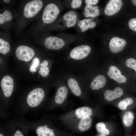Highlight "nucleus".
I'll return each instance as SVG.
<instances>
[{
  "mask_svg": "<svg viewBox=\"0 0 136 136\" xmlns=\"http://www.w3.org/2000/svg\"><path fill=\"white\" fill-rule=\"evenodd\" d=\"M91 51V48L89 45L82 44L71 50L69 52L68 57L74 61H82L89 55Z\"/></svg>",
  "mask_w": 136,
  "mask_h": 136,
  "instance_id": "nucleus-1",
  "label": "nucleus"
},
{
  "mask_svg": "<svg viewBox=\"0 0 136 136\" xmlns=\"http://www.w3.org/2000/svg\"><path fill=\"white\" fill-rule=\"evenodd\" d=\"M60 8L55 4H48L45 7L42 16L43 22L46 24L51 23L57 18L60 13Z\"/></svg>",
  "mask_w": 136,
  "mask_h": 136,
  "instance_id": "nucleus-2",
  "label": "nucleus"
},
{
  "mask_svg": "<svg viewBox=\"0 0 136 136\" xmlns=\"http://www.w3.org/2000/svg\"><path fill=\"white\" fill-rule=\"evenodd\" d=\"M45 95L44 90L41 88L33 89L27 96L26 101L28 105L32 108L38 106L43 100Z\"/></svg>",
  "mask_w": 136,
  "mask_h": 136,
  "instance_id": "nucleus-3",
  "label": "nucleus"
},
{
  "mask_svg": "<svg viewBox=\"0 0 136 136\" xmlns=\"http://www.w3.org/2000/svg\"><path fill=\"white\" fill-rule=\"evenodd\" d=\"M68 44V41L64 37L56 36H49L44 41L46 47L49 49H62Z\"/></svg>",
  "mask_w": 136,
  "mask_h": 136,
  "instance_id": "nucleus-4",
  "label": "nucleus"
},
{
  "mask_svg": "<svg viewBox=\"0 0 136 136\" xmlns=\"http://www.w3.org/2000/svg\"><path fill=\"white\" fill-rule=\"evenodd\" d=\"M43 6V3L41 0H34L30 1L24 8V16L28 18L33 17L40 10Z\"/></svg>",
  "mask_w": 136,
  "mask_h": 136,
  "instance_id": "nucleus-5",
  "label": "nucleus"
},
{
  "mask_svg": "<svg viewBox=\"0 0 136 136\" xmlns=\"http://www.w3.org/2000/svg\"><path fill=\"white\" fill-rule=\"evenodd\" d=\"M16 57L20 60L28 62L34 56L35 53L31 48L24 45L19 46L15 51Z\"/></svg>",
  "mask_w": 136,
  "mask_h": 136,
  "instance_id": "nucleus-6",
  "label": "nucleus"
},
{
  "mask_svg": "<svg viewBox=\"0 0 136 136\" xmlns=\"http://www.w3.org/2000/svg\"><path fill=\"white\" fill-rule=\"evenodd\" d=\"M64 26L67 28L76 26L79 20V15L76 11L70 10L65 13L62 17Z\"/></svg>",
  "mask_w": 136,
  "mask_h": 136,
  "instance_id": "nucleus-7",
  "label": "nucleus"
},
{
  "mask_svg": "<svg viewBox=\"0 0 136 136\" xmlns=\"http://www.w3.org/2000/svg\"><path fill=\"white\" fill-rule=\"evenodd\" d=\"M1 84L5 96L7 97H10L13 89L14 83L13 78L9 76H5L2 79Z\"/></svg>",
  "mask_w": 136,
  "mask_h": 136,
  "instance_id": "nucleus-8",
  "label": "nucleus"
},
{
  "mask_svg": "<svg viewBox=\"0 0 136 136\" xmlns=\"http://www.w3.org/2000/svg\"><path fill=\"white\" fill-rule=\"evenodd\" d=\"M123 5L121 0H110L108 2L105 9V14L108 16L113 15L121 9Z\"/></svg>",
  "mask_w": 136,
  "mask_h": 136,
  "instance_id": "nucleus-9",
  "label": "nucleus"
},
{
  "mask_svg": "<svg viewBox=\"0 0 136 136\" xmlns=\"http://www.w3.org/2000/svg\"><path fill=\"white\" fill-rule=\"evenodd\" d=\"M126 44L125 40L117 37L112 38L109 44V47L111 51L116 53L122 51Z\"/></svg>",
  "mask_w": 136,
  "mask_h": 136,
  "instance_id": "nucleus-10",
  "label": "nucleus"
},
{
  "mask_svg": "<svg viewBox=\"0 0 136 136\" xmlns=\"http://www.w3.org/2000/svg\"><path fill=\"white\" fill-rule=\"evenodd\" d=\"M107 74L111 78L119 83H124L126 81L125 76L122 75L118 68L114 65H112L109 67Z\"/></svg>",
  "mask_w": 136,
  "mask_h": 136,
  "instance_id": "nucleus-11",
  "label": "nucleus"
},
{
  "mask_svg": "<svg viewBox=\"0 0 136 136\" xmlns=\"http://www.w3.org/2000/svg\"><path fill=\"white\" fill-rule=\"evenodd\" d=\"M123 91L121 88L117 87L113 91L107 90L104 92L105 99L108 101H111L120 97L123 94Z\"/></svg>",
  "mask_w": 136,
  "mask_h": 136,
  "instance_id": "nucleus-12",
  "label": "nucleus"
},
{
  "mask_svg": "<svg viewBox=\"0 0 136 136\" xmlns=\"http://www.w3.org/2000/svg\"><path fill=\"white\" fill-rule=\"evenodd\" d=\"M107 80L105 76L99 75L95 77L91 82L90 87L92 90H98L103 87L105 85Z\"/></svg>",
  "mask_w": 136,
  "mask_h": 136,
  "instance_id": "nucleus-13",
  "label": "nucleus"
},
{
  "mask_svg": "<svg viewBox=\"0 0 136 136\" xmlns=\"http://www.w3.org/2000/svg\"><path fill=\"white\" fill-rule=\"evenodd\" d=\"M67 81L68 86L73 93L76 96H80L81 91L77 80L74 77H70Z\"/></svg>",
  "mask_w": 136,
  "mask_h": 136,
  "instance_id": "nucleus-14",
  "label": "nucleus"
},
{
  "mask_svg": "<svg viewBox=\"0 0 136 136\" xmlns=\"http://www.w3.org/2000/svg\"><path fill=\"white\" fill-rule=\"evenodd\" d=\"M82 32L87 30L89 28H93L96 25V23L88 19H84L79 20L76 25Z\"/></svg>",
  "mask_w": 136,
  "mask_h": 136,
  "instance_id": "nucleus-15",
  "label": "nucleus"
},
{
  "mask_svg": "<svg viewBox=\"0 0 136 136\" xmlns=\"http://www.w3.org/2000/svg\"><path fill=\"white\" fill-rule=\"evenodd\" d=\"M68 89L64 86H62L58 89L55 97V101L57 104H62L66 98L68 94Z\"/></svg>",
  "mask_w": 136,
  "mask_h": 136,
  "instance_id": "nucleus-16",
  "label": "nucleus"
},
{
  "mask_svg": "<svg viewBox=\"0 0 136 136\" xmlns=\"http://www.w3.org/2000/svg\"><path fill=\"white\" fill-rule=\"evenodd\" d=\"M99 10L96 6L86 5L84 8L83 14L86 17H95L99 15Z\"/></svg>",
  "mask_w": 136,
  "mask_h": 136,
  "instance_id": "nucleus-17",
  "label": "nucleus"
},
{
  "mask_svg": "<svg viewBox=\"0 0 136 136\" xmlns=\"http://www.w3.org/2000/svg\"><path fill=\"white\" fill-rule=\"evenodd\" d=\"M92 123V119L90 116L87 115L81 118L78 125L79 130L83 132L88 130L90 127Z\"/></svg>",
  "mask_w": 136,
  "mask_h": 136,
  "instance_id": "nucleus-18",
  "label": "nucleus"
},
{
  "mask_svg": "<svg viewBox=\"0 0 136 136\" xmlns=\"http://www.w3.org/2000/svg\"><path fill=\"white\" fill-rule=\"evenodd\" d=\"M36 132L38 136H55L53 129L48 127L47 125L39 126Z\"/></svg>",
  "mask_w": 136,
  "mask_h": 136,
  "instance_id": "nucleus-19",
  "label": "nucleus"
},
{
  "mask_svg": "<svg viewBox=\"0 0 136 136\" xmlns=\"http://www.w3.org/2000/svg\"><path fill=\"white\" fill-rule=\"evenodd\" d=\"M92 113V110L90 108L83 107L77 109L75 111V114L78 118L80 119L85 116H91Z\"/></svg>",
  "mask_w": 136,
  "mask_h": 136,
  "instance_id": "nucleus-20",
  "label": "nucleus"
},
{
  "mask_svg": "<svg viewBox=\"0 0 136 136\" xmlns=\"http://www.w3.org/2000/svg\"><path fill=\"white\" fill-rule=\"evenodd\" d=\"M134 118V115L132 112H126L123 115L122 118L124 125L127 127L130 126L132 123Z\"/></svg>",
  "mask_w": 136,
  "mask_h": 136,
  "instance_id": "nucleus-21",
  "label": "nucleus"
},
{
  "mask_svg": "<svg viewBox=\"0 0 136 136\" xmlns=\"http://www.w3.org/2000/svg\"><path fill=\"white\" fill-rule=\"evenodd\" d=\"M133 103V99L130 97H127L120 101L118 106L121 110H124L126 109L127 106L132 104Z\"/></svg>",
  "mask_w": 136,
  "mask_h": 136,
  "instance_id": "nucleus-22",
  "label": "nucleus"
},
{
  "mask_svg": "<svg viewBox=\"0 0 136 136\" xmlns=\"http://www.w3.org/2000/svg\"><path fill=\"white\" fill-rule=\"evenodd\" d=\"M10 50L9 43L3 39H0V52L4 55L8 52Z\"/></svg>",
  "mask_w": 136,
  "mask_h": 136,
  "instance_id": "nucleus-23",
  "label": "nucleus"
},
{
  "mask_svg": "<svg viewBox=\"0 0 136 136\" xmlns=\"http://www.w3.org/2000/svg\"><path fill=\"white\" fill-rule=\"evenodd\" d=\"M12 18L11 13L9 10H6L3 14H0V24H2L6 21H10Z\"/></svg>",
  "mask_w": 136,
  "mask_h": 136,
  "instance_id": "nucleus-24",
  "label": "nucleus"
},
{
  "mask_svg": "<svg viewBox=\"0 0 136 136\" xmlns=\"http://www.w3.org/2000/svg\"><path fill=\"white\" fill-rule=\"evenodd\" d=\"M95 127L97 131L100 134L108 135L110 133L109 131L106 128L105 125L103 122L97 123Z\"/></svg>",
  "mask_w": 136,
  "mask_h": 136,
  "instance_id": "nucleus-25",
  "label": "nucleus"
},
{
  "mask_svg": "<svg viewBox=\"0 0 136 136\" xmlns=\"http://www.w3.org/2000/svg\"><path fill=\"white\" fill-rule=\"evenodd\" d=\"M40 63V60L37 57L34 58L32 60L29 69L30 71L32 73L36 72Z\"/></svg>",
  "mask_w": 136,
  "mask_h": 136,
  "instance_id": "nucleus-26",
  "label": "nucleus"
},
{
  "mask_svg": "<svg viewBox=\"0 0 136 136\" xmlns=\"http://www.w3.org/2000/svg\"><path fill=\"white\" fill-rule=\"evenodd\" d=\"M125 64L127 66L134 70L136 72V60L130 58L126 60Z\"/></svg>",
  "mask_w": 136,
  "mask_h": 136,
  "instance_id": "nucleus-27",
  "label": "nucleus"
},
{
  "mask_svg": "<svg viewBox=\"0 0 136 136\" xmlns=\"http://www.w3.org/2000/svg\"><path fill=\"white\" fill-rule=\"evenodd\" d=\"M69 7L73 9H76L80 8L82 5V0H72L70 1Z\"/></svg>",
  "mask_w": 136,
  "mask_h": 136,
  "instance_id": "nucleus-28",
  "label": "nucleus"
},
{
  "mask_svg": "<svg viewBox=\"0 0 136 136\" xmlns=\"http://www.w3.org/2000/svg\"><path fill=\"white\" fill-rule=\"evenodd\" d=\"M39 72V74L43 77H46L49 74V68L48 66L44 67L40 66Z\"/></svg>",
  "mask_w": 136,
  "mask_h": 136,
  "instance_id": "nucleus-29",
  "label": "nucleus"
},
{
  "mask_svg": "<svg viewBox=\"0 0 136 136\" xmlns=\"http://www.w3.org/2000/svg\"><path fill=\"white\" fill-rule=\"evenodd\" d=\"M128 25L130 29L136 32V18L131 19L128 21Z\"/></svg>",
  "mask_w": 136,
  "mask_h": 136,
  "instance_id": "nucleus-30",
  "label": "nucleus"
},
{
  "mask_svg": "<svg viewBox=\"0 0 136 136\" xmlns=\"http://www.w3.org/2000/svg\"><path fill=\"white\" fill-rule=\"evenodd\" d=\"M13 136H25V134L22 129L18 128L15 130Z\"/></svg>",
  "mask_w": 136,
  "mask_h": 136,
  "instance_id": "nucleus-31",
  "label": "nucleus"
},
{
  "mask_svg": "<svg viewBox=\"0 0 136 136\" xmlns=\"http://www.w3.org/2000/svg\"><path fill=\"white\" fill-rule=\"evenodd\" d=\"M98 0H85V2L86 5H95L97 4L98 2Z\"/></svg>",
  "mask_w": 136,
  "mask_h": 136,
  "instance_id": "nucleus-32",
  "label": "nucleus"
},
{
  "mask_svg": "<svg viewBox=\"0 0 136 136\" xmlns=\"http://www.w3.org/2000/svg\"><path fill=\"white\" fill-rule=\"evenodd\" d=\"M131 2L132 4L136 6V0H132Z\"/></svg>",
  "mask_w": 136,
  "mask_h": 136,
  "instance_id": "nucleus-33",
  "label": "nucleus"
},
{
  "mask_svg": "<svg viewBox=\"0 0 136 136\" xmlns=\"http://www.w3.org/2000/svg\"><path fill=\"white\" fill-rule=\"evenodd\" d=\"M3 1L5 3H9L10 0H3Z\"/></svg>",
  "mask_w": 136,
  "mask_h": 136,
  "instance_id": "nucleus-34",
  "label": "nucleus"
},
{
  "mask_svg": "<svg viewBox=\"0 0 136 136\" xmlns=\"http://www.w3.org/2000/svg\"><path fill=\"white\" fill-rule=\"evenodd\" d=\"M97 136H106V135L102 134H99L97 135Z\"/></svg>",
  "mask_w": 136,
  "mask_h": 136,
  "instance_id": "nucleus-35",
  "label": "nucleus"
},
{
  "mask_svg": "<svg viewBox=\"0 0 136 136\" xmlns=\"http://www.w3.org/2000/svg\"><path fill=\"white\" fill-rule=\"evenodd\" d=\"M0 136H4L3 134H2L1 133H0Z\"/></svg>",
  "mask_w": 136,
  "mask_h": 136,
  "instance_id": "nucleus-36",
  "label": "nucleus"
}]
</instances>
